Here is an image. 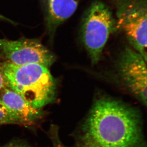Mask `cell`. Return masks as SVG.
Returning a JSON list of instances; mask_svg holds the SVG:
<instances>
[{"instance_id":"cell-1","label":"cell","mask_w":147,"mask_h":147,"mask_svg":"<svg viewBox=\"0 0 147 147\" xmlns=\"http://www.w3.org/2000/svg\"><path fill=\"white\" fill-rule=\"evenodd\" d=\"M74 140V147L147 146L139 111L108 97L94 102Z\"/></svg>"},{"instance_id":"cell-2","label":"cell","mask_w":147,"mask_h":147,"mask_svg":"<svg viewBox=\"0 0 147 147\" xmlns=\"http://www.w3.org/2000/svg\"><path fill=\"white\" fill-rule=\"evenodd\" d=\"M0 71L5 86L34 108L42 109L56 100V82L47 67L37 64L17 65L2 62Z\"/></svg>"},{"instance_id":"cell-3","label":"cell","mask_w":147,"mask_h":147,"mask_svg":"<svg viewBox=\"0 0 147 147\" xmlns=\"http://www.w3.org/2000/svg\"><path fill=\"white\" fill-rule=\"evenodd\" d=\"M118 29L117 20L102 1H93L84 12L80 35L93 65L99 61L110 35Z\"/></svg>"},{"instance_id":"cell-4","label":"cell","mask_w":147,"mask_h":147,"mask_svg":"<svg viewBox=\"0 0 147 147\" xmlns=\"http://www.w3.org/2000/svg\"><path fill=\"white\" fill-rule=\"evenodd\" d=\"M118 29L147 61V0H111Z\"/></svg>"},{"instance_id":"cell-5","label":"cell","mask_w":147,"mask_h":147,"mask_svg":"<svg viewBox=\"0 0 147 147\" xmlns=\"http://www.w3.org/2000/svg\"><path fill=\"white\" fill-rule=\"evenodd\" d=\"M0 59L16 65L37 64L49 68L55 56L39 39L21 37L16 40L0 38Z\"/></svg>"},{"instance_id":"cell-6","label":"cell","mask_w":147,"mask_h":147,"mask_svg":"<svg viewBox=\"0 0 147 147\" xmlns=\"http://www.w3.org/2000/svg\"><path fill=\"white\" fill-rule=\"evenodd\" d=\"M143 56L126 47L118 63L119 75L124 85L144 105L147 104V66Z\"/></svg>"},{"instance_id":"cell-7","label":"cell","mask_w":147,"mask_h":147,"mask_svg":"<svg viewBox=\"0 0 147 147\" xmlns=\"http://www.w3.org/2000/svg\"><path fill=\"white\" fill-rule=\"evenodd\" d=\"M0 101L23 126H32L45 116L42 109L33 107L19 95L6 86L0 90Z\"/></svg>"},{"instance_id":"cell-8","label":"cell","mask_w":147,"mask_h":147,"mask_svg":"<svg viewBox=\"0 0 147 147\" xmlns=\"http://www.w3.org/2000/svg\"><path fill=\"white\" fill-rule=\"evenodd\" d=\"M51 43L57 28L76 11L80 0H39Z\"/></svg>"},{"instance_id":"cell-9","label":"cell","mask_w":147,"mask_h":147,"mask_svg":"<svg viewBox=\"0 0 147 147\" xmlns=\"http://www.w3.org/2000/svg\"><path fill=\"white\" fill-rule=\"evenodd\" d=\"M13 124L23 126L22 123L13 117L0 101V126L2 125Z\"/></svg>"},{"instance_id":"cell-10","label":"cell","mask_w":147,"mask_h":147,"mask_svg":"<svg viewBox=\"0 0 147 147\" xmlns=\"http://www.w3.org/2000/svg\"><path fill=\"white\" fill-rule=\"evenodd\" d=\"M48 134L53 144V147H64L60 140L58 128L57 127L54 125L51 126Z\"/></svg>"},{"instance_id":"cell-11","label":"cell","mask_w":147,"mask_h":147,"mask_svg":"<svg viewBox=\"0 0 147 147\" xmlns=\"http://www.w3.org/2000/svg\"><path fill=\"white\" fill-rule=\"evenodd\" d=\"M1 147H33L27 142L23 140H14Z\"/></svg>"},{"instance_id":"cell-12","label":"cell","mask_w":147,"mask_h":147,"mask_svg":"<svg viewBox=\"0 0 147 147\" xmlns=\"http://www.w3.org/2000/svg\"><path fill=\"white\" fill-rule=\"evenodd\" d=\"M0 21H4L6 22H8L12 24H13V25H16L17 24L16 22H15L14 21H13V20L6 17L1 14H0Z\"/></svg>"},{"instance_id":"cell-13","label":"cell","mask_w":147,"mask_h":147,"mask_svg":"<svg viewBox=\"0 0 147 147\" xmlns=\"http://www.w3.org/2000/svg\"><path fill=\"white\" fill-rule=\"evenodd\" d=\"M4 86H5V84L3 75L0 71V90H1L3 88H4Z\"/></svg>"}]
</instances>
